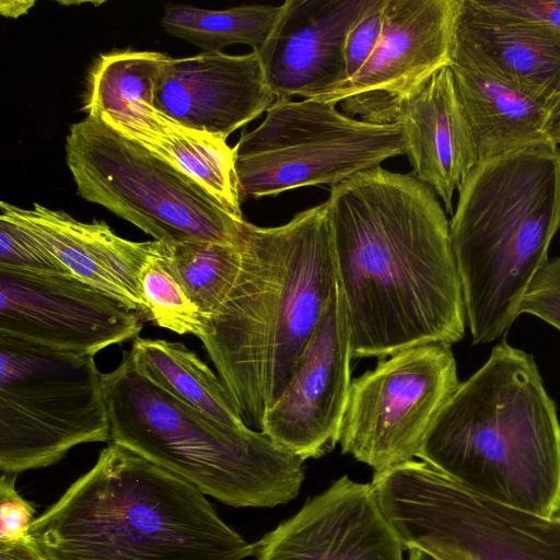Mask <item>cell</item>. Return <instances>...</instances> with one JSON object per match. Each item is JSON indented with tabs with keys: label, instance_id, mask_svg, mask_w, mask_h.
<instances>
[{
	"label": "cell",
	"instance_id": "cell-1",
	"mask_svg": "<svg viewBox=\"0 0 560 560\" xmlns=\"http://www.w3.org/2000/svg\"><path fill=\"white\" fill-rule=\"evenodd\" d=\"M326 202L352 358L462 340V283L435 192L377 166L332 186Z\"/></svg>",
	"mask_w": 560,
	"mask_h": 560
},
{
	"label": "cell",
	"instance_id": "cell-2",
	"mask_svg": "<svg viewBox=\"0 0 560 560\" xmlns=\"http://www.w3.org/2000/svg\"><path fill=\"white\" fill-rule=\"evenodd\" d=\"M242 262L200 338L244 423L262 418L299 369L338 285L327 202L279 226H242Z\"/></svg>",
	"mask_w": 560,
	"mask_h": 560
},
{
	"label": "cell",
	"instance_id": "cell-3",
	"mask_svg": "<svg viewBox=\"0 0 560 560\" xmlns=\"http://www.w3.org/2000/svg\"><path fill=\"white\" fill-rule=\"evenodd\" d=\"M47 560H244L254 556L195 486L110 442L34 521Z\"/></svg>",
	"mask_w": 560,
	"mask_h": 560
},
{
	"label": "cell",
	"instance_id": "cell-4",
	"mask_svg": "<svg viewBox=\"0 0 560 560\" xmlns=\"http://www.w3.org/2000/svg\"><path fill=\"white\" fill-rule=\"evenodd\" d=\"M418 458L481 495L560 515V422L533 355L493 347L444 405Z\"/></svg>",
	"mask_w": 560,
	"mask_h": 560
},
{
	"label": "cell",
	"instance_id": "cell-5",
	"mask_svg": "<svg viewBox=\"0 0 560 560\" xmlns=\"http://www.w3.org/2000/svg\"><path fill=\"white\" fill-rule=\"evenodd\" d=\"M450 237L474 345L501 337L560 229V149L539 144L478 162L458 188Z\"/></svg>",
	"mask_w": 560,
	"mask_h": 560
},
{
	"label": "cell",
	"instance_id": "cell-6",
	"mask_svg": "<svg viewBox=\"0 0 560 560\" xmlns=\"http://www.w3.org/2000/svg\"><path fill=\"white\" fill-rule=\"evenodd\" d=\"M110 442L118 443L233 508L295 499L304 460L261 431L231 427L182 402L125 352L103 375Z\"/></svg>",
	"mask_w": 560,
	"mask_h": 560
},
{
	"label": "cell",
	"instance_id": "cell-7",
	"mask_svg": "<svg viewBox=\"0 0 560 560\" xmlns=\"http://www.w3.org/2000/svg\"><path fill=\"white\" fill-rule=\"evenodd\" d=\"M371 483L405 550L438 560H560V515L492 500L423 460L375 471Z\"/></svg>",
	"mask_w": 560,
	"mask_h": 560
},
{
	"label": "cell",
	"instance_id": "cell-8",
	"mask_svg": "<svg viewBox=\"0 0 560 560\" xmlns=\"http://www.w3.org/2000/svg\"><path fill=\"white\" fill-rule=\"evenodd\" d=\"M66 162L78 194L165 245H238L245 219L230 213L192 178L86 116L70 126Z\"/></svg>",
	"mask_w": 560,
	"mask_h": 560
},
{
	"label": "cell",
	"instance_id": "cell-9",
	"mask_svg": "<svg viewBox=\"0 0 560 560\" xmlns=\"http://www.w3.org/2000/svg\"><path fill=\"white\" fill-rule=\"evenodd\" d=\"M103 375L94 355L0 336V470L19 475L72 447L110 442Z\"/></svg>",
	"mask_w": 560,
	"mask_h": 560
},
{
	"label": "cell",
	"instance_id": "cell-10",
	"mask_svg": "<svg viewBox=\"0 0 560 560\" xmlns=\"http://www.w3.org/2000/svg\"><path fill=\"white\" fill-rule=\"evenodd\" d=\"M241 200L305 186L331 187L407 155L401 122L373 124L311 98H277L233 147Z\"/></svg>",
	"mask_w": 560,
	"mask_h": 560
},
{
	"label": "cell",
	"instance_id": "cell-11",
	"mask_svg": "<svg viewBox=\"0 0 560 560\" xmlns=\"http://www.w3.org/2000/svg\"><path fill=\"white\" fill-rule=\"evenodd\" d=\"M458 385L448 345L413 347L380 360L351 382L341 452L374 472L412 460Z\"/></svg>",
	"mask_w": 560,
	"mask_h": 560
},
{
	"label": "cell",
	"instance_id": "cell-12",
	"mask_svg": "<svg viewBox=\"0 0 560 560\" xmlns=\"http://www.w3.org/2000/svg\"><path fill=\"white\" fill-rule=\"evenodd\" d=\"M459 0H386L381 39L366 63L311 100L340 104L368 122L397 121L402 106L450 66Z\"/></svg>",
	"mask_w": 560,
	"mask_h": 560
},
{
	"label": "cell",
	"instance_id": "cell-13",
	"mask_svg": "<svg viewBox=\"0 0 560 560\" xmlns=\"http://www.w3.org/2000/svg\"><path fill=\"white\" fill-rule=\"evenodd\" d=\"M142 326L139 313L72 276L0 269V336L94 355Z\"/></svg>",
	"mask_w": 560,
	"mask_h": 560
},
{
	"label": "cell",
	"instance_id": "cell-14",
	"mask_svg": "<svg viewBox=\"0 0 560 560\" xmlns=\"http://www.w3.org/2000/svg\"><path fill=\"white\" fill-rule=\"evenodd\" d=\"M351 359L349 323L337 285L299 369L266 411L260 431L303 460L330 452L339 441Z\"/></svg>",
	"mask_w": 560,
	"mask_h": 560
},
{
	"label": "cell",
	"instance_id": "cell-15",
	"mask_svg": "<svg viewBox=\"0 0 560 560\" xmlns=\"http://www.w3.org/2000/svg\"><path fill=\"white\" fill-rule=\"evenodd\" d=\"M372 483L345 475L254 542L256 560H404Z\"/></svg>",
	"mask_w": 560,
	"mask_h": 560
},
{
	"label": "cell",
	"instance_id": "cell-16",
	"mask_svg": "<svg viewBox=\"0 0 560 560\" xmlns=\"http://www.w3.org/2000/svg\"><path fill=\"white\" fill-rule=\"evenodd\" d=\"M451 62L560 107V32L544 24L492 8L485 0H459Z\"/></svg>",
	"mask_w": 560,
	"mask_h": 560
},
{
	"label": "cell",
	"instance_id": "cell-17",
	"mask_svg": "<svg viewBox=\"0 0 560 560\" xmlns=\"http://www.w3.org/2000/svg\"><path fill=\"white\" fill-rule=\"evenodd\" d=\"M257 50L171 59L153 106L191 129L226 138L275 103Z\"/></svg>",
	"mask_w": 560,
	"mask_h": 560
},
{
	"label": "cell",
	"instance_id": "cell-18",
	"mask_svg": "<svg viewBox=\"0 0 560 560\" xmlns=\"http://www.w3.org/2000/svg\"><path fill=\"white\" fill-rule=\"evenodd\" d=\"M372 0H287L257 50L277 98L313 96L348 80L347 36Z\"/></svg>",
	"mask_w": 560,
	"mask_h": 560
},
{
	"label": "cell",
	"instance_id": "cell-19",
	"mask_svg": "<svg viewBox=\"0 0 560 560\" xmlns=\"http://www.w3.org/2000/svg\"><path fill=\"white\" fill-rule=\"evenodd\" d=\"M0 207L72 277L133 312L147 313L139 276L160 242L129 241L104 221L82 222L40 203L23 209L1 201Z\"/></svg>",
	"mask_w": 560,
	"mask_h": 560
},
{
	"label": "cell",
	"instance_id": "cell-20",
	"mask_svg": "<svg viewBox=\"0 0 560 560\" xmlns=\"http://www.w3.org/2000/svg\"><path fill=\"white\" fill-rule=\"evenodd\" d=\"M411 175L453 212V196L478 163L450 67L438 71L401 108Z\"/></svg>",
	"mask_w": 560,
	"mask_h": 560
},
{
	"label": "cell",
	"instance_id": "cell-21",
	"mask_svg": "<svg viewBox=\"0 0 560 560\" xmlns=\"http://www.w3.org/2000/svg\"><path fill=\"white\" fill-rule=\"evenodd\" d=\"M95 117L192 178L230 213L244 219L236 158L226 140L183 126L145 102Z\"/></svg>",
	"mask_w": 560,
	"mask_h": 560
},
{
	"label": "cell",
	"instance_id": "cell-22",
	"mask_svg": "<svg viewBox=\"0 0 560 560\" xmlns=\"http://www.w3.org/2000/svg\"><path fill=\"white\" fill-rule=\"evenodd\" d=\"M457 100L478 162L539 144H556L559 108L470 67L451 62Z\"/></svg>",
	"mask_w": 560,
	"mask_h": 560
},
{
	"label": "cell",
	"instance_id": "cell-23",
	"mask_svg": "<svg viewBox=\"0 0 560 560\" xmlns=\"http://www.w3.org/2000/svg\"><path fill=\"white\" fill-rule=\"evenodd\" d=\"M129 352L142 373L182 402L224 424L246 425L220 377L184 343L139 337Z\"/></svg>",
	"mask_w": 560,
	"mask_h": 560
},
{
	"label": "cell",
	"instance_id": "cell-24",
	"mask_svg": "<svg viewBox=\"0 0 560 560\" xmlns=\"http://www.w3.org/2000/svg\"><path fill=\"white\" fill-rule=\"evenodd\" d=\"M282 11L283 3L243 4L223 10L168 4L161 25L167 34L203 52H220L234 44L258 50L271 35Z\"/></svg>",
	"mask_w": 560,
	"mask_h": 560
},
{
	"label": "cell",
	"instance_id": "cell-25",
	"mask_svg": "<svg viewBox=\"0 0 560 560\" xmlns=\"http://www.w3.org/2000/svg\"><path fill=\"white\" fill-rule=\"evenodd\" d=\"M172 58L159 51L118 50L94 65L82 110L86 116L115 114L145 102L153 106L163 72Z\"/></svg>",
	"mask_w": 560,
	"mask_h": 560
},
{
	"label": "cell",
	"instance_id": "cell-26",
	"mask_svg": "<svg viewBox=\"0 0 560 560\" xmlns=\"http://www.w3.org/2000/svg\"><path fill=\"white\" fill-rule=\"evenodd\" d=\"M242 243V237H241ZM199 241L163 244L164 258L206 323L218 311L237 277L242 244Z\"/></svg>",
	"mask_w": 560,
	"mask_h": 560
},
{
	"label": "cell",
	"instance_id": "cell-27",
	"mask_svg": "<svg viewBox=\"0 0 560 560\" xmlns=\"http://www.w3.org/2000/svg\"><path fill=\"white\" fill-rule=\"evenodd\" d=\"M139 283L147 314L159 327L199 339L205 335V317L170 269L162 243L142 268Z\"/></svg>",
	"mask_w": 560,
	"mask_h": 560
},
{
	"label": "cell",
	"instance_id": "cell-28",
	"mask_svg": "<svg viewBox=\"0 0 560 560\" xmlns=\"http://www.w3.org/2000/svg\"><path fill=\"white\" fill-rule=\"evenodd\" d=\"M0 269L71 276L21 226L0 214Z\"/></svg>",
	"mask_w": 560,
	"mask_h": 560
},
{
	"label": "cell",
	"instance_id": "cell-29",
	"mask_svg": "<svg viewBox=\"0 0 560 560\" xmlns=\"http://www.w3.org/2000/svg\"><path fill=\"white\" fill-rule=\"evenodd\" d=\"M385 4L386 0H372L347 36L345 60L348 80L366 63L381 39Z\"/></svg>",
	"mask_w": 560,
	"mask_h": 560
},
{
	"label": "cell",
	"instance_id": "cell-30",
	"mask_svg": "<svg viewBox=\"0 0 560 560\" xmlns=\"http://www.w3.org/2000/svg\"><path fill=\"white\" fill-rule=\"evenodd\" d=\"M522 313L560 330V257L549 259L537 272L523 300Z\"/></svg>",
	"mask_w": 560,
	"mask_h": 560
},
{
	"label": "cell",
	"instance_id": "cell-31",
	"mask_svg": "<svg viewBox=\"0 0 560 560\" xmlns=\"http://www.w3.org/2000/svg\"><path fill=\"white\" fill-rule=\"evenodd\" d=\"M18 475L1 474L0 477V541L19 540L30 535L36 520L35 506L23 499L15 489Z\"/></svg>",
	"mask_w": 560,
	"mask_h": 560
},
{
	"label": "cell",
	"instance_id": "cell-32",
	"mask_svg": "<svg viewBox=\"0 0 560 560\" xmlns=\"http://www.w3.org/2000/svg\"><path fill=\"white\" fill-rule=\"evenodd\" d=\"M485 2L492 8L560 32V0H485Z\"/></svg>",
	"mask_w": 560,
	"mask_h": 560
},
{
	"label": "cell",
	"instance_id": "cell-33",
	"mask_svg": "<svg viewBox=\"0 0 560 560\" xmlns=\"http://www.w3.org/2000/svg\"><path fill=\"white\" fill-rule=\"evenodd\" d=\"M0 560H47L38 545L27 535L19 540L1 542Z\"/></svg>",
	"mask_w": 560,
	"mask_h": 560
},
{
	"label": "cell",
	"instance_id": "cell-34",
	"mask_svg": "<svg viewBox=\"0 0 560 560\" xmlns=\"http://www.w3.org/2000/svg\"><path fill=\"white\" fill-rule=\"evenodd\" d=\"M34 4V1H1L0 11L3 16L15 19L25 14Z\"/></svg>",
	"mask_w": 560,
	"mask_h": 560
},
{
	"label": "cell",
	"instance_id": "cell-35",
	"mask_svg": "<svg viewBox=\"0 0 560 560\" xmlns=\"http://www.w3.org/2000/svg\"><path fill=\"white\" fill-rule=\"evenodd\" d=\"M408 560H438L424 551L418 549H408Z\"/></svg>",
	"mask_w": 560,
	"mask_h": 560
},
{
	"label": "cell",
	"instance_id": "cell-36",
	"mask_svg": "<svg viewBox=\"0 0 560 560\" xmlns=\"http://www.w3.org/2000/svg\"><path fill=\"white\" fill-rule=\"evenodd\" d=\"M555 141L556 144H560V107L556 115V125H555Z\"/></svg>",
	"mask_w": 560,
	"mask_h": 560
}]
</instances>
